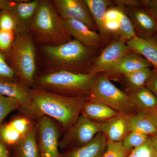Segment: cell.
<instances>
[{
	"label": "cell",
	"mask_w": 157,
	"mask_h": 157,
	"mask_svg": "<svg viewBox=\"0 0 157 157\" xmlns=\"http://www.w3.org/2000/svg\"><path fill=\"white\" fill-rule=\"evenodd\" d=\"M28 103L19 110L30 118L42 116L53 118L59 123L66 132L76 122L89 96L68 97L51 92L35 85L29 90Z\"/></svg>",
	"instance_id": "6da1fadb"
},
{
	"label": "cell",
	"mask_w": 157,
	"mask_h": 157,
	"mask_svg": "<svg viewBox=\"0 0 157 157\" xmlns=\"http://www.w3.org/2000/svg\"><path fill=\"white\" fill-rule=\"evenodd\" d=\"M100 49L87 47L76 39L59 45H44L42 52L46 67L50 71L67 70L89 73Z\"/></svg>",
	"instance_id": "7a4b0ae2"
},
{
	"label": "cell",
	"mask_w": 157,
	"mask_h": 157,
	"mask_svg": "<svg viewBox=\"0 0 157 157\" xmlns=\"http://www.w3.org/2000/svg\"><path fill=\"white\" fill-rule=\"evenodd\" d=\"M30 32L37 42L44 45L56 46L72 39L52 1L48 0H40L31 24Z\"/></svg>",
	"instance_id": "3957f363"
},
{
	"label": "cell",
	"mask_w": 157,
	"mask_h": 157,
	"mask_svg": "<svg viewBox=\"0 0 157 157\" xmlns=\"http://www.w3.org/2000/svg\"><path fill=\"white\" fill-rule=\"evenodd\" d=\"M95 76L90 73L60 70L41 75L35 82L42 89L62 95L89 96Z\"/></svg>",
	"instance_id": "277c9868"
},
{
	"label": "cell",
	"mask_w": 157,
	"mask_h": 157,
	"mask_svg": "<svg viewBox=\"0 0 157 157\" xmlns=\"http://www.w3.org/2000/svg\"><path fill=\"white\" fill-rule=\"evenodd\" d=\"M4 54L20 80L27 86L33 87L35 83L36 63L32 34H16L11 48Z\"/></svg>",
	"instance_id": "5b68a950"
},
{
	"label": "cell",
	"mask_w": 157,
	"mask_h": 157,
	"mask_svg": "<svg viewBox=\"0 0 157 157\" xmlns=\"http://www.w3.org/2000/svg\"><path fill=\"white\" fill-rule=\"evenodd\" d=\"M89 98L106 104L121 114H130L138 111L128 94L116 86L104 73L96 75Z\"/></svg>",
	"instance_id": "8992f818"
},
{
	"label": "cell",
	"mask_w": 157,
	"mask_h": 157,
	"mask_svg": "<svg viewBox=\"0 0 157 157\" xmlns=\"http://www.w3.org/2000/svg\"><path fill=\"white\" fill-rule=\"evenodd\" d=\"M101 124L90 120L81 113L76 122L59 141V148L67 150L89 143L101 132Z\"/></svg>",
	"instance_id": "52a82bcc"
},
{
	"label": "cell",
	"mask_w": 157,
	"mask_h": 157,
	"mask_svg": "<svg viewBox=\"0 0 157 157\" xmlns=\"http://www.w3.org/2000/svg\"><path fill=\"white\" fill-rule=\"evenodd\" d=\"M37 142L41 157H60L58 128L52 119L42 116L36 124Z\"/></svg>",
	"instance_id": "ba28073f"
},
{
	"label": "cell",
	"mask_w": 157,
	"mask_h": 157,
	"mask_svg": "<svg viewBox=\"0 0 157 157\" xmlns=\"http://www.w3.org/2000/svg\"><path fill=\"white\" fill-rule=\"evenodd\" d=\"M130 51L125 40L121 38L113 39L94 59L90 74L96 76L106 73Z\"/></svg>",
	"instance_id": "9c48e42d"
},
{
	"label": "cell",
	"mask_w": 157,
	"mask_h": 157,
	"mask_svg": "<svg viewBox=\"0 0 157 157\" xmlns=\"http://www.w3.org/2000/svg\"><path fill=\"white\" fill-rule=\"evenodd\" d=\"M52 2L63 20H76L83 22L93 31L98 30L85 0H54Z\"/></svg>",
	"instance_id": "30bf717a"
},
{
	"label": "cell",
	"mask_w": 157,
	"mask_h": 157,
	"mask_svg": "<svg viewBox=\"0 0 157 157\" xmlns=\"http://www.w3.org/2000/svg\"><path fill=\"white\" fill-rule=\"evenodd\" d=\"M124 8L137 36L142 38L155 37L157 33V20L144 7Z\"/></svg>",
	"instance_id": "8fae6325"
},
{
	"label": "cell",
	"mask_w": 157,
	"mask_h": 157,
	"mask_svg": "<svg viewBox=\"0 0 157 157\" xmlns=\"http://www.w3.org/2000/svg\"><path fill=\"white\" fill-rule=\"evenodd\" d=\"M40 0L13 1L8 9L15 18L17 25L16 34H27L30 32L31 24Z\"/></svg>",
	"instance_id": "7c38bea8"
},
{
	"label": "cell",
	"mask_w": 157,
	"mask_h": 157,
	"mask_svg": "<svg viewBox=\"0 0 157 157\" xmlns=\"http://www.w3.org/2000/svg\"><path fill=\"white\" fill-rule=\"evenodd\" d=\"M66 31L71 37L87 47L101 49L104 45L99 33L90 29L83 22L73 19L63 20Z\"/></svg>",
	"instance_id": "4fadbf2b"
},
{
	"label": "cell",
	"mask_w": 157,
	"mask_h": 157,
	"mask_svg": "<svg viewBox=\"0 0 157 157\" xmlns=\"http://www.w3.org/2000/svg\"><path fill=\"white\" fill-rule=\"evenodd\" d=\"M151 65L145 58L135 52L130 51L124 55L105 74L112 77H123L144 68H150Z\"/></svg>",
	"instance_id": "5bb4252c"
},
{
	"label": "cell",
	"mask_w": 157,
	"mask_h": 157,
	"mask_svg": "<svg viewBox=\"0 0 157 157\" xmlns=\"http://www.w3.org/2000/svg\"><path fill=\"white\" fill-rule=\"evenodd\" d=\"M85 2L90 11L103 44L106 46L113 40L107 29L106 19L107 9L113 2L108 0H85Z\"/></svg>",
	"instance_id": "9a60e30c"
},
{
	"label": "cell",
	"mask_w": 157,
	"mask_h": 157,
	"mask_svg": "<svg viewBox=\"0 0 157 157\" xmlns=\"http://www.w3.org/2000/svg\"><path fill=\"white\" fill-rule=\"evenodd\" d=\"M107 140L102 132L89 143L60 153V157H103L107 150Z\"/></svg>",
	"instance_id": "2e32d148"
},
{
	"label": "cell",
	"mask_w": 157,
	"mask_h": 157,
	"mask_svg": "<svg viewBox=\"0 0 157 157\" xmlns=\"http://www.w3.org/2000/svg\"><path fill=\"white\" fill-rule=\"evenodd\" d=\"M129 50L141 55L157 71V39L156 37L140 38L136 36L127 42Z\"/></svg>",
	"instance_id": "e0dca14e"
},
{
	"label": "cell",
	"mask_w": 157,
	"mask_h": 157,
	"mask_svg": "<svg viewBox=\"0 0 157 157\" xmlns=\"http://www.w3.org/2000/svg\"><path fill=\"white\" fill-rule=\"evenodd\" d=\"M127 114H121L101 124V131L107 141L119 142L129 133Z\"/></svg>",
	"instance_id": "ac0fdd59"
},
{
	"label": "cell",
	"mask_w": 157,
	"mask_h": 157,
	"mask_svg": "<svg viewBox=\"0 0 157 157\" xmlns=\"http://www.w3.org/2000/svg\"><path fill=\"white\" fill-rule=\"evenodd\" d=\"M82 113L98 123L105 122L120 114L106 104L90 98L85 103Z\"/></svg>",
	"instance_id": "d6986e66"
},
{
	"label": "cell",
	"mask_w": 157,
	"mask_h": 157,
	"mask_svg": "<svg viewBox=\"0 0 157 157\" xmlns=\"http://www.w3.org/2000/svg\"><path fill=\"white\" fill-rule=\"evenodd\" d=\"M11 150L13 157H41L37 142L36 125L35 124Z\"/></svg>",
	"instance_id": "ffe728a7"
},
{
	"label": "cell",
	"mask_w": 157,
	"mask_h": 157,
	"mask_svg": "<svg viewBox=\"0 0 157 157\" xmlns=\"http://www.w3.org/2000/svg\"><path fill=\"white\" fill-rule=\"evenodd\" d=\"M29 90L21 81L0 79V95L17 100L21 104V107L28 103Z\"/></svg>",
	"instance_id": "44dd1931"
},
{
	"label": "cell",
	"mask_w": 157,
	"mask_h": 157,
	"mask_svg": "<svg viewBox=\"0 0 157 157\" xmlns=\"http://www.w3.org/2000/svg\"><path fill=\"white\" fill-rule=\"evenodd\" d=\"M126 92L138 110L157 108V97L145 86L126 90Z\"/></svg>",
	"instance_id": "7402d4cb"
},
{
	"label": "cell",
	"mask_w": 157,
	"mask_h": 157,
	"mask_svg": "<svg viewBox=\"0 0 157 157\" xmlns=\"http://www.w3.org/2000/svg\"><path fill=\"white\" fill-rule=\"evenodd\" d=\"M127 119L130 132H140L150 136L157 132V129L154 124L139 111L127 114Z\"/></svg>",
	"instance_id": "603a6c76"
},
{
	"label": "cell",
	"mask_w": 157,
	"mask_h": 157,
	"mask_svg": "<svg viewBox=\"0 0 157 157\" xmlns=\"http://www.w3.org/2000/svg\"><path fill=\"white\" fill-rule=\"evenodd\" d=\"M153 71L150 68H144L122 77L126 90L145 86Z\"/></svg>",
	"instance_id": "cb8c5ba5"
},
{
	"label": "cell",
	"mask_w": 157,
	"mask_h": 157,
	"mask_svg": "<svg viewBox=\"0 0 157 157\" xmlns=\"http://www.w3.org/2000/svg\"><path fill=\"white\" fill-rule=\"evenodd\" d=\"M120 11V16L117 32V38H122L128 41L136 37L135 30L132 23L125 10L122 6H118Z\"/></svg>",
	"instance_id": "d4e9b609"
},
{
	"label": "cell",
	"mask_w": 157,
	"mask_h": 157,
	"mask_svg": "<svg viewBox=\"0 0 157 157\" xmlns=\"http://www.w3.org/2000/svg\"><path fill=\"white\" fill-rule=\"evenodd\" d=\"M23 137L8 122L3 124L0 128V141L11 148Z\"/></svg>",
	"instance_id": "484cf974"
},
{
	"label": "cell",
	"mask_w": 157,
	"mask_h": 157,
	"mask_svg": "<svg viewBox=\"0 0 157 157\" xmlns=\"http://www.w3.org/2000/svg\"><path fill=\"white\" fill-rule=\"evenodd\" d=\"M21 107L17 100L0 95V128L6 117L12 111L19 110Z\"/></svg>",
	"instance_id": "4316f807"
},
{
	"label": "cell",
	"mask_w": 157,
	"mask_h": 157,
	"mask_svg": "<svg viewBox=\"0 0 157 157\" xmlns=\"http://www.w3.org/2000/svg\"><path fill=\"white\" fill-rule=\"evenodd\" d=\"M149 136L140 132H133L129 133L122 141L123 145L128 149H134L146 143Z\"/></svg>",
	"instance_id": "83f0119b"
},
{
	"label": "cell",
	"mask_w": 157,
	"mask_h": 157,
	"mask_svg": "<svg viewBox=\"0 0 157 157\" xmlns=\"http://www.w3.org/2000/svg\"><path fill=\"white\" fill-rule=\"evenodd\" d=\"M9 123L12 128L24 137L35 125L31 119L25 115H18L14 117L9 121Z\"/></svg>",
	"instance_id": "f1b7e54d"
},
{
	"label": "cell",
	"mask_w": 157,
	"mask_h": 157,
	"mask_svg": "<svg viewBox=\"0 0 157 157\" xmlns=\"http://www.w3.org/2000/svg\"><path fill=\"white\" fill-rule=\"evenodd\" d=\"M120 16V11L117 5L114 7H109L107 9L106 14V25L107 29L112 36H117Z\"/></svg>",
	"instance_id": "f546056e"
},
{
	"label": "cell",
	"mask_w": 157,
	"mask_h": 157,
	"mask_svg": "<svg viewBox=\"0 0 157 157\" xmlns=\"http://www.w3.org/2000/svg\"><path fill=\"white\" fill-rule=\"evenodd\" d=\"M0 79L21 81L14 70L6 60L5 55L0 51Z\"/></svg>",
	"instance_id": "4dcf8cb0"
},
{
	"label": "cell",
	"mask_w": 157,
	"mask_h": 157,
	"mask_svg": "<svg viewBox=\"0 0 157 157\" xmlns=\"http://www.w3.org/2000/svg\"><path fill=\"white\" fill-rule=\"evenodd\" d=\"M132 150L125 148L122 141H108L107 150L103 157H127Z\"/></svg>",
	"instance_id": "1f68e13d"
},
{
	"label": "cell",
	"mask_w": 157,
	"mask_h": 157,
	"mask_svg": "<svg viewBox=\"0 0 157 157\" xmlns=\"http://www.w3.org/2000/svg\"><path fill=\"white\" fill-rule=\"evenodd\" d=\"M0 30L14 32L16 33V21L13 14L9 10L0 11Z\"/></svg>",
	"instance_id": "d6a6232c"
},
{
	"label": "cell",
	"mask_w": 157,
	"mask_h": 157,
	"mask_svg": "<svg viewBox=\"0 0 157 157\" xmlns=\"http://www.w3.org/2000/svg\"><path fill=\"white\" fill-rule=\"evenodd\" d=\"M127 157H157V153L149 139L146 143L132 150Z\"/></svg>",
	"instance_id": "836d02e7"
},
{
	"label": "cell",
	"mask_w": 157,
	"mask_h": 157,
	"mask_svg": "<svg viewBox=\"0 0 157 157\" xmlns=\"http://www.w3.org/2000/svg\"><path fill=\"white\" fill-rule=\"evenodd\" d=\"M15 36V32L0 30V51L3 53L7 52L11 48Z\"/></svg>",
	"instance_id": "e575fe53"
},
{
	"label": "cell",
	"mask_w": 157,
	"mask_h": 157,
	"mask_svg": "<svg viewBox=\"0 0 157 157\" xmlns=\"http://www.w3.org/2000/svg\"><path fill=\"white\" fill-rule=\"evenodd\" d=\"M145 87L157 98V71L153 70L151 75L147 82Z\"/></svg>",
	"instance_id": "d590c367"
},
{
	"label": "cell",
	"mask_w": 157,
	"mask_h": 157,
	"mask_svg": "<svg viewBox=\"0 0 157 157\" xmlns=\"http://www.w3.org/2000/svg\"><path fill=\"white\" fill-rule=\"evenodd\" d=\"M116 5L124 8L128 7H144L142 1L138 0H119L114 1Z\"/></svg>",
	"instance_id": "8d00e7d4"
},
{
	"label": "cell",
	"mask_w": 157,
	"mask_h": 157,
	"mask_svg": "<svg viewBox=\"0 0 157 157\" xmlns=\"http://www.w3.org/2000/svg\"><path fill=\"white\" fill-rule=\"evenodd\" d=\"M144 7L157 19V0H142Z\"/></svg>",
	"instance_id": "74e56055"
},
{
	"label": "cell",
	"mask_w": 157,
	"mask_h": 157,
	"mask_svg": "<svg viewBox=\"0 0 157 157\" xmlns=\"http://www.w3.org/2000/svg\"><path fill=\"white\" fill-rule=\"evenodd\" d=\"M154 124L157 129V108L149 110H139Z\"/></svg>",
	"instance_id": "f35d334b"
},
{
	"label": "cell",
	"mask_w": 157,
	"mask_h": 157,
	"mask_svg": "<svg viewBox=\"0 0 157 157\" xmlns=\"http://www.w3.org/2000/svg\"><path fill=\"white\" fill-rule=\"evenodd\" d=\"M0 157H13L11 147L1 141H0Z\"/></svg>",
	"instance_id": "ab89813d"
},
{
	"label": "cell",
	"mask_w": 157,
	"mask_h": 157,
	"mask_svg": "<svg viewBox=\"0 0 157 157\" xmlns=\"http://www.w3.org/2000/svg\"><path fill=\"white\" fill-rule=\"evenodd\" d=\"M13 2L10 0H0V10H8Z\"/></svg>",
	"instance_id": "60d3db41"
},
{
	"label": "cell",
	"mask_w": 157,
	"mask_h": 157,
	"mask_svg": "<svg viewBox=\"0 0 157 157\" xmlns=\"http://www.w3.org/2000/svg\"><path fill=\"white\" fill-rule=\"evenodd\" d=\"M149 139L151 141L154 148L157 153V132L154 135L149 136Z\"/></svg>",
	"instance_id": "b9f144b4"
},
{
	"label": "cell",
	"mask_w": 157,
	"mask_h": 157,
	"mask_svg": "<svg viewBox=\"0 0 157 157\" xmlns=\"http://www.w3.org/2000/svg\"><path fill=\"white\" fill-rule=\"evenodd\" d=\"M156 38H157V34H156Z\"/></svg>",
	"instance_id": "7bdbcfd3"
}]
</instances>
